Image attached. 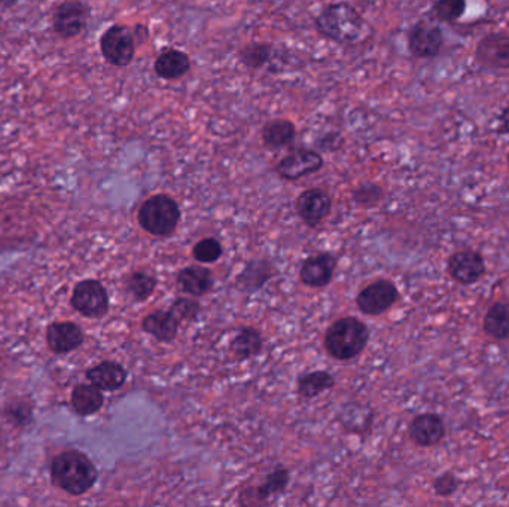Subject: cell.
I'll list each match as a JSON object with an SVG mask.
<instances>
[{
	"label": "cell",
	"instance_id": "obj_1",
	"mask_svg": "<svg viewBox=\"0 0 509 507\" xmlns=\"http://www.w3.org/2000/svg\"><path fill=\"white\" fill-rule=\"evenodd\" d=\"M315 28L324 39L335 42L338 45H362L373 37L370 23L346 0L324 6L316 15Z\"/></svg>",
	"mask_w": 509,
	"mask_h": 507
},
{
	"label": "cell",
	"instance_id": "obj_2",
	"mask_svg": "<svg viewBox=\"0 0 509 507\" xmlns=\"http://www.w3.org/2000/svg\"><path fill=\"white\" fill-rule=\"evenodd\" d=\"M51 478L59 488L70 495H82L94 487L99 473L86 454L70 449L53 460Z\"/></svg>",
	"mask_w": 509,
	"mask_h": 507
},
{
	"label": "cell",
	"instance_id": "obj_3",
	"mask_svg": "<svg viewBox=\"0 0 509 507\" xmlns=\"http://www.w3.org/2000/svg\"><path fill=\"white\" fill-rule=\"evenodd\" d=\"M370 331L365 323L355 317L337 320L324 335V348L333 359H355L365 350Z\"/></svg>",
	"mask_w": 509,
	"mask_h": 507
},
{
	"label": "cell",
	"instance_id": "obj_4",
	"mask_svg": "<svg viewBox=\"0 0 509 507\" xmlns=\"http://www.w3.org/2000/svg\"><path fill=\"white\" fill-rule=\"evenodd\" d=\"M140 226L155 237H168L181 222V209L175 198L157 193L142 202L137 211Z\"/></svg>",
	"mask_w": 509,
	"mask_h": 507
},
{
	"label": "cell",
	"instance_id": "obj_5",
	"mask_svg": "<svg viewBox=\"0 0 509 507\" xmlns=\"http://www.w3.org/2000/svg\"><path fill=\"white\" fill-rule=\"evenodd\" d=\"M100 53L106 63L113 68H127L133 63L137 51L133 28L128 24H112L106 29L99 41Z\"/></svg>",
	"mask_w": 509,
	"mask_h": 507
},
{
	"label": "cell",
	"instance_id": "obj_6",
	"mask_svg": "<svg viewBox=\"0 0 509 507\" xmlns=\"http://www.w3.org/2000/svg\"><path fill=\"white\" fill-rule=\"evenodd\" d=\"M91 8L84 0H63L51 15L53 32L64 41L77 39L90 23Z\"/></svg>",
	"mask_w": 509,
	"mask_h": 507
},
{
	"label": "cell",
	"instance_id": "obj_7",
	"mask_svg": "<svg viewBox=\"0 0 509 507\" xmlns=\"http://www.w3.org/2000/svg\"><path fill=\"white\" fill-rule=\"evenodd\" d=\"M72 307L88 319H100L109 310V295L97 280H84L73 289Z\"/></svg>",
	"mask_w": 509,
	"mask_h": 507
},
{
	"label": "cell",
	"instance_id": "obj_8",
	"mask_svg": "<svg viewBox=\"0 0 509 507\" xmlns=\"http://www.w3.org/2000/svg\"><path fill=\"white\" fill-rule=\"evenodd\" d=\"M322 167L324 157L319 152H316L315 149L300 148L284 155L275 164V173L282 179L295 182L306 176L315 175L322 170Z\"/></svg>",
	"mask_w": 509,
	"mask_h": 507
},
{
	"label": "cell",
	"instance_id": "obj_9",
	"mask_svg": "<svg viewBox=\"0 0 509 507\" xmlns=\"http://www.w3.org/2000/svg\"><path fill=\"white\" fill-rule=\"evenodd\" d=\"M475 61L490 70H509V33H487L478 42Z\"/></svg>",
	"mask_w": 509,
	"mask_h": 507
},
{
	"label": "cell",
	"instance_id": "obj_10",
	"mask_svg": "<svg viewBox=\"0 0 509 507\" xmlns=\"http://www.w3.org/2000/svg\"><path fill=\"white\" fill-rule=\"evenodd\" d=\"M399 292L397 286L389 280H379L362 289L357 295V307L364 315H380L390 310L397 304Z\"/></svg>",
	"mask_w": 509,
	"mask_h": 507
},
{
	"label": "cell",
	"instance_id": "obj_11",
	"mask_svg": "<svg viewBox=\"0 0 509 507\" xmlns=\"http://www.w3.org/2000/svg\"><path fill=\"white\" fill-rule=\"evenodd\" d=\"M447 270L457 283L471 286L486 274V261L475 250H460L453 253L447 261Z\"/></svg>",
	"mask_w": 509,
	"mask_h": 507
},
{
	"label": "cell",
	"instance_id": "obj_12",
	"mask_svg": "<svg viewBox=\"0 0 509 507\" xmlns=\"http://www.w3.org/2000/svg\"><path fill=\"white\" fill-rule=\"evenodd\" d=\"M444 46V33L437 26L417 23L408 33V50L415 59H433Z\"/></svg>",
	"mask_w": 509,
	"mask_h": 507
},
{
	"label": "cell",
	"instance_id": "obj_13",
	"mask_svg": "<svg viewBox=\"0 0 509 507\" xmlns=\"http://www.w3.org/2000/svg\"><path fill=\"white\" fill-rule=\"evenodd\" d=\"M332 209V200L324 189H307L298 197L297 213L307 225L317 226L328 217Z\"/></svg>",
	"mask_w": 509,
	"mask_h": 507
},
{
	"label": "cell",
	"instance_id": "obj_14",
	"mask_svg": "<svg viewBox=\"0 0 509 507\" xmlns=\"http://www.w3.org/2000/svg\"><path fill=\"white\" fill-rule=\"evenodd\" d=\"M408 433L415 445L422 448H431L441 444L446 437L447 429L444 420L437 413H420L410 422Z\"/></svg>",
	"mask_w": 509,
	"mask_h": 507
},
{
	"label": "cell",
	"instance_id": "obj_15",
	"mask_svg": "<svg viewBox=\"0 0 509 507\" xmlns=\"http://www.w3.org/2000/svg\"><path fill=\"white\" fill-rule=\"evenodd\" d=\"M84 342V332L72 322H55L46 329V344L55 355H68Z\"/></svg>",
	"mask_w": 509,
	"mask_h": 507
},
{
	"label": "cell",
	"instance_id": "obj_16",
	"mask_svg": "<svg viewBox=\"0 0 509 507\" xmlns=\"http://www.w3.org/2000/svg\"><path fill=\"white\" fill-rule=\"evenodd\" d=\"M193 61L185 51L166 48L153 61V72L164 81H177L191 72Z\"/></svg>",
	"mask_w": 509,
	"mask_h": 507
},
{
	"label": "cell",
	"instance_id": "obj_17",
	"mask_svg": "<svg viewBox=\"0 0 509 507\" xmlns=\"http://www.w3.org/2000/svg\"><path fill=\"white\" fill-rule=\"evenodd\" d=\"M337 268V259L331 253H320L302 264L300 279L311 288H324L332 280Z\"/></svg>",
	"mask_w": 509,
	"mask_h": 507
},
{
	"label": "cell",
	"instance_id": "obj_18",
	"mask_svg": "<svg viewBox=\"0 0 509 507\" xmlns=\"http://www.w3.org/2000/svg\"><path fill=\"white\" fill-rule=\"evenodd\" d=\"M297 135V126L291 119L277 118V119H271L262 127L261 139L266 148L279 151V149L288 148L293 144Z\"/></svg>",
	"mask_w": 509,
	"mask_h": 507
},
{
	"label": "cell",
	"instance_id": "obj_19",
	"mask_svg": "<svg viewBox=\"0 0 509 507\" xmlns=\"http://www.w3.org/2000/svg\"><path fill=\"white\" fill-rule=\"evenodd\" d=\"M86 378L102 391H115L126 384L127 371L117 362H102L86 372Z\"/></svg>",
	"mask_w": 509,
	"mask_h": 507
},
{
	"label": "cell",
	"instance_id": "obj_20",
	"mask_svg": "<svg viewBox=\"0 0 509 507\" xmlns=\"http://www.w3.org/2000/svg\"><path fill=\"white\" fill-rule=\"evenodd\" d=\"M142 329L158 341L170 342L177 337L179 319L172 310L155 311L142 320Z\"/></svg>",
	"mask_w": 509,
	"mask_h": 507
},
{
	"label": "cell",
	"instance_id": "obj_21",
	"mask_svg": "<svg viewBox=\"0 0 509 507\" xmlns=\"http://www.w3.org/2000/svg\"><path fill=\"white\" fill-rule=\"evenodd\" d=\"M72 408L82 417L99 413L103 408V393L94 384H78L72 391Z\"/></svg>",
	"mask_w": 509,
	"mask_h": 507
},
{
	"label": "cell",
	"instance_id": "obj_22",
	"mask_svg": "<svg viewBox=\"0 0 509 507\" xmlns=\"http://www.w3.org/2000/svg\"><path fill=\"white\" fill-rule=\"evenodd\" d=\"M177 283L182 290L193 297H203L213 288V275L203 266H188L177 275Z\"/></svg>",
	"mask_w": 509,
	"mask_h": 507
},
{
	"label": "cell",
	"instance_id": "obj_23",
	"mask_svg": "<svg viewBox=\"0 0 509 507\" xmlns=\"http://www.w3.org/2000/svg\"><path fill=\"white\" fill-rule=\"evenodd\" d=\"M482 328L493 339H509V302H497L491 306L484 315Z\"/></svg>",
	"mask_w": 509,
	"mask_h": 507
},
{
	"label": "cell",
	"instance_id": "obj_24",
	"mask_svg": "<svg viewBox=\"0 0 509 507\" xmlns=\"http://www.w3.org/2000/svg\"><path fill=\"white\" fill-rule=\"evenodd\" d=\"M275 48L268 42H250L239 50L240 63L249 70H261L273 59Z\"/></svg>",
	"mask_w": 509,
	"mask_h": 507
},
{
	"label": "cell",
	"instance_id": "obj_25",
	"mask_svg": "<svg viewBox=\"0 0 509 507\" xmlns=\"http://www.w3.org/2000/svg\"><path fill=\"white\" fill-rule=\"evenodd\" d=\"M262 350L261 333L257 329L244 328L237 333V337L231 342V351L239 359H250Z\"/></svg>",
	"mask_w": 509,
	"mask_h": 507
},
{
	"label": "cell",
	"instance_id": "obj_26",
	"mask_svg": "<svg viewBox=\"0 0 509 507\" xmlns=\"http://www.w3.org/2000/svg\"><path fill=\"white\" fill-rule=\"evenodd\" d=\"M333 384H335V380L331 373L319 371V372L307 373L304 377L300 378L298 391H300V395L310 399V397H316L320 393L332 388Z\"/></svg>",
	"mask_w": 509,
	"mask_h": 507
},
{
	"label": "cell",
	"instance_id": "obj_27",
	"mask_svg": "<svg viewBox=\"0 0 509 507\" xmlns=\"http://www.w3.org/2000/svg\"><path fill=\"white\" fill-rule=\"evenodd\" d=\"M157 288V280L146 273H133L127 279V290L135 301H144L152 295Z\"/></svg>",
	"mask_w": 509,
	"mask_h": 507
},
{
	"label": "cell",
	"instance_id": "obj_28",
	"mask_svg": "<svg viewBox=\"0 0 509 507\" xmlns=\"http://www.w3.org/2000/svg\"><path fill=\"white\" fill-rule=\"evenodd\" d=\"M464 11L466 0H437L432 8L435 19L442 23H455L464 14Z\"/></svg>",
	"mask_w": 509,
	"mask_h": 507
},
{
	"label": "cell",
	"instance_id": "obj_29",
	"mask_svg": "<svg viewBox=\"0 0 509 507\" xmlns=\"http://www.w3.org/2000/svg\"><path fill=\"white\" fill-rule=\"evenodd\" d=\"M195 259L203 264H213L222 257L221 242L217 238H204L201 241L197 242L193 250Z\"/></svg>",
	"mask_w": 509,
	"mask_h": 507
},
{
	"label": "cell",
	"instance_id": "obj_30",
	"mask_svg": "<svg viewBox=\"0 0 509 507\" xmlns=\"http://www.w3.org/2000/svg\"><path fill=\"white\" fill-rule=\"evenodd\" d=\"M289 473L288 470L284 469H277L275 473H271L268 476V479L266 480V484L262 485L258 488V497L261 500H267V498L271 497L273 494H279L286 488L288 485Z\"/></svg>",
	"mask_w": 509,
	"mask_h": 507
},
{
	"label": "cell",
	"instance_id": "obj_31",
	"mask_svg": "<svg viewBox=\"0 0 509 507\" xmlns=\"http://www.w3.org/2000/svg\"><path fill=\"white\" fill-rule=\"evenodd\" d=\"M460 480L453 473L447 471L433 480V489L439 497H451L459 489Z\"/></svg>",
	"mask_w": 509,
	"mask_h": 507
},
{
	"label": "cell",
	"instance_id": "obj_32",
	"mask_svg": "<svg viewBox=\"0 0 509 507\" xmlns=\"http://www.w3.org/2000/svg\"><path fill=\"white\" fill-rule=\"evenodd\" d=\"M173 315H177L179 322L182 319L193 320L197 317L200 310V304L194 299H188V298H179L173 304L172 308Z\"/></svg>",
	"mask_w": 509,
	"mask_h": 507
},
{
	"label": "cell",
	"instance_id": "obj_33",
	"mask_svg": "<svg viewBox=\"0 0 509 507\" xmlns=\"http://www.w3.org/2000/svg\"><path fill=\"white\" fill-rule=\"evenodd\" d=\"M382 197H383V191H382L379 184H361V186L355 191V200H357V202H361V204H374V202L379 201Z\"/></svg>",
	"mask_w": 509,
	"mask_h": 507
},
{
	"label": "cell",
	"instance_id": "obj_34",
	"mask_svg": "<svg viewBox=\"0 0 509 507\" xmlns=\"http://www.w3.org/2000/svg\"><path fill=\"white\" fill-rule=\"evenodd\" d=\"M133 32H135V42H137V46L142 45L144 42L149 39V29L148 26L144 24H135L133 28Z\"/></svg>",
	"mask_w": 509,
	"mask_h": 507
},
{
	"label": "cell",
	"instance_id": "obj_35",
	"mask_svg": "<svg viewBox=\"0 0 509 507\" xmlns=\"http://www.w3.org/2000/svg\"><path fill=\"white\" fill-rule=\"evenodd\" d=\"M499 135H509V103L504 109V112L499 115V127H497Z\"/></svg>",
	"mask_w": 509,
	"mask_h": 507
},
{
	"label": "cell",
	"instance_id": "obj_36",
	"mask_svg": "<svg viewBox=\"0 0 509 507\" xmlns=\"http://www.w3.org/2000/svg\"><path fill=\"white\" fill-rule=\"evenodd\" d=\"M19 4L20 0H0V8L5 11L14 10Z\"/></svg>",
	"mask_w": 509,
	"mask_h": 507
},
{
	"label": "cell",
	"instance_id": "obj_37",
	"mask_svg": "<svg viewBox=\"0 0 509 507\" xmlns=\"http://www.w3.org/2000/svg\"><path fill=\"white\" fill-rule=\"evenodd\" d=\"M2 37H4V33H2V26H0V42H2Z\"/></svg>",
	"mask_w": 509,
	"mask_h": 507
},
{
	"label": "cell",
	"instance_id": "obj_38",
	"mask_svg": "<svg viewBox=\"0 0 509 507\" xmlns=\"http://www.w3.org/2000/svg\"><path fill=\"white\" fill-rule=\"evenodd\" d=\"M506 161H508V167H509V152H508V157H506Z\"/></svg>",
	"mask_w": 509,
	"mask_h": 507
}]
</instances>
